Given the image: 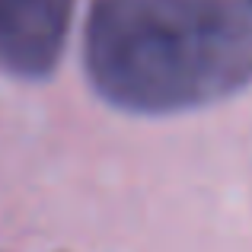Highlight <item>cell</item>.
I'll list each match as a JSON object with an SVG mask.
<instances>
[{
  "label": "cell",
  "instance_id": "obj_1",
  "mask_svg": "<svg viewBox=\"0 0 252 252\" xmlns=\"http://www.w3.org/2000/svg\"><path fill=\"white\" fill-rule=\"evenodd\" d=\"M83 64L105 102L172 115L252 83V0H93Z\"/></svg>",
  "mask_w": 252,
  "mask_h": 252
},
{
  "label": "cell",
  "instance_id": "obj_2",
  "mask_svg": "<svg viewBox=\"0 0 252 252\" xmlns=\"http://www.w3.org/2000/svg\"><path fill=\"white\" fill-rule=\"evenodd\" d=\"M74 0H0V67L48 77L67 42Z\"/></svg>",
  "mask_w": 252,
  "mask_h": 252
}]
</instances>
